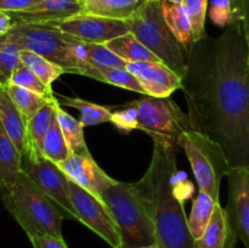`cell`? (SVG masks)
I'll return each instance as SVG.
<instances>
[{"instance_id": "obj_19", "label": "cell", "mask_w": 249, "mask_h": 248, "mask_svg": "<svg viewBox=\"0 0 249 248\" xmlns=\"http://www.w3.org/2000/svg\"><path fill=\"white\" fill-rule=\"evenodd\" d=\"M21 172V152L0 122V192L9 190Z\"/></svg>"}, {"instance_id": "obj_21", "label": "cell", "mask_w": 249, "mask_h": 248, "mask_svg": "<svg viewBox=\"0 0 249 248\" xmlns=\"http://www.w3.org/2000/svg\"><path fill=\"white\" fill-rule=\"evenodd\" d=\"M147 1L148 0H85L84 12L126 21Z\"/></svg>"}, {"instance_id": "obj_12", "label": "cell", "mask_w": 249, "mask_h": 248, "mask_svg": "<svg viewBox=\"0 0 249 248\" xmlns=\"http://www.w3.org/2000/svg\"><path fill=\"white\" fill-rule=\"evenodd\" d=\"M225 211L236 235L249 248V167L231 168Z\"/></svg>"}, {"instance_id": "obj_42", "label": "cell", "mask_w": 249, "mask_h": 248, "mask_svg": "<svg viewBox=\"0 0 249 248\" xmlns=\"http://www.w3.org/2000/svg\"><path fill=\"white\" fill-rule=\"evenodd\" d=\"M2 43H5V41H4V36H2V38H0V45H1Z\"/></svg>"}, {"instance_id": "obj_25", "label": "cell", "mask_w": 249, "mask_h": 248, "mask_svg": "<svg viewBox=\"0 0 249 248\" xmlns=\"http://www.w3.org/2000/svg\"><path fill=\"white\" fill-rule=\"evenodd\" d=\"M216 204L218 203L207 192L199 190L198 195L194 199L191 214L189 216V229L195 240H199L203 236Z\"/></svg>"}, {"instance_id": "obj_1", "label": "cell", "mask_w": 249, "mask_h": 248, "mask_svg": "<svg viewBox=\"0 0 249 248\" xmlns=\"http://www.w3.org/2000/svg\"><path fill=\"white\" fill-rule=\"evenodd\" d=\"M181 90L192 129L216 141L231 168L249 167V50L240 21L195 41Z\"/></svg>"}, {"instance_id": "obj_32", "label": "cell", "mask_w": 249, "mask_h": 248, "mask_svg": "<svg viewBox=\"0 0 249 248\" xmlns=\"http://www.w3.org/2000/svg\"><path fill=\"white\" fill-rule=\"evenodd\" d=\"M182 5H184L190 17V21H191L194 40H201L207 35L204 24H206L208 0H184Z\"/></svg>"}, {"instance_id": "obj_38", "label": "cell", "mask_w": 249, "mask_h": 248, "mask_svg": "<svg viewBox=\"0 0 249 248\" xmlns=\"http://www.w3.org/2000/svg\"><path fill=\"white\" fill-rule=\"evenodd\" d=\"M41 0H0V10L6 12H21L39 4Z\"/></svg>"}, {"instance_id": "obj_39", "label": "cell", "mask_w": 249, "mask_h": 248, "mask_svg": "<svg viewBox=\"0 0 249 248\" xmlns=\"http://www.w3.org/2000/svg\"><path fill=\"white\" fill-rule=\"evenodd\" d=\"M14 24L15 22L14 19H12L11 15H10L9 12L1 11V10H0V38L6 35Z\"/></svg>"}, {"instance_id": "obj_11", "label": "cell", "mask_w": 249, "mask_h": 248, "mask_svg": "<svg viewBox=\"0 0 249 248\" xmlns=\"http://www.w3.org/2000/svg\"><path fill=\"white\" fill-rule=\"evenodd\" d=\"M56 24L65 33L89 44H107L112 39L130 33L126 21L85 12Z\"/></svg>"}, {"instance_id": "obj_10", "label": "cell", "mask_w": 249, "mask_h": 248, "mask_svg": "<svg viewBox=\"0 0 249 248\" xmlns=\"http://www.w3.org/2000/svg\"><path fill=\"white\" fill-rule=\"evenodd\" d=\"M22 172L26 173L36 186L60 207L65 218L77 220L68 187L70 179L56 163L44 156L34 159L22 157Z\"/></svg>"}, {"instance_id": "obj_22", "label": "cell", "mask_w": 249, "mask_h": 248, "mask_svg": "<svg viewBox=\"0 0 249 248\" xmlns=\"http://www.w3.org/2000/svg\"><path fill=\"white\" fill-rule=\"evenodd\" d=\"M105 45L126 62H162L131 33L112 39Z\"/></svg>"}, {"instance_id": "obj_13", "label": "cell", "mask_w": 249, "mask_h": 248, "mask_svg": "<svg viewBox=\"0 0 249 248\" xmlns=\"http://www.w3.org/2000/svg\"><path fill=\"white\" fill-rule=\"evenodd\" d=\"M57 165L68 179L100 199H102L104 190L114 181L100 168L89 148L79 153H71L67 159Z\"/></svg>"}, {"instance_id": "obj_3", "label": "cell", "mask_w": 249, "mask_h": 248, "mask_svg": "<svg viewBox=\"0 0 249 248\" xmlns=\"http://www.w3.org/2000/svg\"><path fill=\"white\" fill-rule=\"evenodd\" d=\"M0 197L28 237L48 235L63 238L62 221L66 218L62 211L24 172L19 173L9 190L0 192Z\"/></svg>"}, {"instance_id": "obj_31", "label": "cell", "mask_w": 249, "mask_h": 248, "mask_svg": "<svg viewBox=\"0 0 249 248\" xmlns=\"http://www.w3.org/2000/svg\"><path fill=\"white\" fill-rule=\"evenodd\" d=\"M9 84L17 85V87L28 89L31 90V91H34L36 92V94L41 95V96L46 97L48 100H55L56 97H57L55 92L53 91V89L46 87V85L22 62L19 63L16 67V70L14 71L11 78H10Z\"/></svg>"}, {"instance_id": "obj_35", "label": "cell", "mask_w": 249, "mask_h": 248, "mask_svg": "<svg viewBox=\"0 0 249 248\" xmlns=\"http://www.w3.org/2000/svg\"><path fill=\"white\" fill-rule=\"evenodd\" d=\"M236 0H212L209 16L216 26L225 28L236 19L235 17Z\"/></svg>"}, {"instance_id": "obj_36", "label": "cell", "mask_w": 249, "mask_h": 248, "mask_svg": "<svg viewBox=\"0 0 249 248\" xmlns=\"http://www.w3.org/2000/svg\"><path fill=\"white\" fill-rule=\"evenodd\" d=\"M233 10H235L236 19L242 24L243 33H245L249 50V0H236Z\"/></svg>"}, {"instance_id": "obj_34", "label": "cell", "mask_w": 249, "mask_h": 248, "mask_svg": "<svg viewBox=\"0 0 249 248\" xmlns=\"http://www.w3.org/2000/svg\"><path fill=\"white\" fill-rule=\"evenodd\" d=\"M111 123L123 133H130L138 129V108L134 102H128L121 108L112 112Z\"/></svg>"}, {"instance_id": "obj_20", "label": "cell", "mask_w": 249, "mask_h": 248, "mask_svg": "<svg viewBox=\"0 0 249 248\" xmlns=\"http://www.w3.org/2000/svg\"><path fill=\"white\" fill-rule=\"evenodd\" d=\"M77 74L92 78L99 82L107 83V84L114 85V87L122 88V89L139 92L141 95H146L145 90L142 89L135 75L131 74L126 68L100 67V66H91L87 63L84 67L78 71Z\"/></svg>"}, {"instance_id": "obj_30", "label": "cell", "mask_w": 249, "mask_h": 248, "mask_svg": "<svg viewBox=\"0 0 249 248\" xmlns=\"http://www.w3.org/2000/svg\"><path fill=\"white\" fill-rule=\"evenodd\" d=\"M80 56L85 63L100 67H121L126 68L128 62L109 50L105 44L83 43Z\"/></svg>"}, {"instance_id": "obj_5", "label": "cell", "mask_w": 249, "mask_h": 248, "mask_svg": "<svg viewBox=\"0 0 249 248\" xmlns=\"http://www.w3.org/2000/svg\"><path fill=\"white\" fill-rule=\"evenodd\" d=\"M4 41L43 56L66 73L77 74L87 65L80 56L83 41L61 31L56 23H15Z\"/></svg>"}, {"instance_id": "obj_40", "label": "cell", "mask_w": 249, "mask_h": 248, "mask_svg": "<svg viewBox=\"0 0 249 248\" xmlns=\"http://www.w3.org/2000/svg\"><path fill=\"white\" fill-rule=\"evenodd\" d=\"M136 248H160V246L157 243H153V245H148V246H141V247H136Z\"/></svg>"}, {"instance_id": "obj_8", "label": "cell", "mask_w": 249, "mask_h": 248, "mask_svg": "<svg viewBox=\"0 0 249 248\" xmlns=\"http://www.w3.org/2000/svg\"><path fill=\"white\" fill-rule=\"evenodd\" d=\"M133 102L138 108V129L150 135L155 143L178 151L181 134L194 130L187 113L170 97L143 95Z\"/></svg>"}, {"instance_id": "obj_23", "label": "cell", "mask_w": 249, "mask_h": 248, "mask_svg": "<svg viewBox=\"0 0 249 248\" xmlns=\"http://www.w3.org/2000/svg\"><path fill=\"white\" fill-rule=\"evenodd\" d=\"M160 4H162L163 16H164L168 27L174 33L178 40L190 51L195 40L191 21H190V17L184 5L172 4V2L162 1V0H160Z\"/></svg>"}, {"instance_id": "obj_18", "label": "cell", "mask_w": 249, "mask_h": 248, "mask_svg": "<svg viewBox=\"0 0 249 248\" xmlns=\"http://www.w3.org/2000/svg\"><path fill=\"white\" fill-rule=\"evenodd\" d=\"M57 101L58 99L49 101L27 123V146L26 152L22 157L34 159L39 156H43L41 148H43L44 139L53 122V117L55 114V104Z\"/></svg>"}, {"instance_id": "obj_14", "label": "cell", "mask_w": 249, "mask_h": 248, "mask_svg": "<svg viewBox=\"0 0 249 248\" xmlns=\"http://www.w3.org/2000/svg\"><path fill=\"white\" fill-rule=\"evenodd\" d=\"M126 70L135 75L148 96L170 97L182 87V78L163 62H128Z\"/></svg>"}, {"instance_id": "obj_15", "label": "cell", "mask_w": 249, "mask_h": 248, "mask_svg": "<svg viewBox=\"0 0 249 248\" xmlns=\"http://www.w3.org/2000/svg\"><path fill=\"white\" fill-rule=\"evenodd\" d=\"M85 0H41L26 11L9 12L15 23H58L84 12Z\"/></svg>"}, {"instance_id": "obj_6", "label": "cell", "mask_w": 249, "mask_h": 248, "mask_svg": "<svg viewBox=\"0 0 249 248\" xmlns=\"http://www.w3.org/2000/svg\"><path fill=\"white\" fill-rule=\"evenodd\" d=\"M126 22L131 34L179 77H184L190 51L178 40L168 27L163 16L160 0H148Z\"/></svg>"}, {"instance_id": "obj_7", "label": "cell", "mask_w": 249, "mask_h": 248, "mask_svg": "<svg viewBox=\"0 0 249 248\" xmlns=\"http://www.w3.org/2000/svg\"><path fill=\"white\" fill-rule=\"evenodd\" d=\"M179 146L191 164L199 190L219 203L221 179L231 170L225 151L216 141L196 130L181 134Z\"/></svg>"}, {"instance_id": "obj_9", "label": "cell", "mask_w": 249, "mask_h": 248, "mask_svg": "<svg viewBox=\"0 0 249 248\" xmlns=\"http://www.w3.org/2000/svg\"><path fill=\"white\" fill-rule=\"evenodd\" d=\"M68 187L77 220L94 231L112 248L123 247L121 231L105 202L72 180L68 181Z\"/></svg>"}, {"instance_id": "obj_28", "label": "cell", "mask_w": 249, "mask_h": 248, "mask_svg": "<svg viewBox=\"0 0 249 248\" xmlns=\"http://www.w3.org/2000/svg\"><path fill=\"white\" fill-rule=\"evenodd\" d=\"M5 89H6L9 96L11 97L14 104L18 108V111L21 112L22 117L24 118L26 123H28L33 118L34 114L41 107L45 106L49 101H53V100H48L46 97L41 96V95L36 94V92L31 91L28 89H24V88L17 87V85L9 84L5 87Z\"/></svg>"}, {"instance_id": "obj_4", "label": "cell", "mask_w": 249, "mask_h": 248, "mask_svg": "<svg viewBox=\"0 0 249 248\" xmlns=\"http://www.w3.org/2000/svg\"><path fill=\"white\" fill-rule=\"evenodd\" d=\"M102 201L118 225L122 248H136L156 243L152 206L138 182L114 180L102 192Z\"/></svg>"}, {"instance_id": "obj_2", "label": "cell", "mask_w": 249, "mask_h": 248, "mask_svg": "<svg viewBox=\"0 0 249 248\" xmlns=\"http://www.w3.org/2000/svg\"><path fill=\"white\" fill-rule=\"evenodd\" d=\"M177 151L155 143L150 167L138 181L152 206L156 243L160 248H195L189 229V218L179 194Z\"/></svg>"}, {"instance_id": "obj_17", "label": "cell", "mask_w": 249, "mask_h": 248, "mask_svg": "<svg viewBox=\"0 0 249 248\" xmlns=\"http://www.w3.org/2000/svg\"><path fill=\"white\" fill-rule=\"evenodd\" d=\"M0 122L23 156L27 146V123L2 84H0Z\"/></svg>"}, {"instance_id": "obj_16", "label": "cell", "mask_w": 249, "mask_h": 248, "mask_svg": "<svg viewBox=\"0 0 249 248\" xmlns=\"http://www.w3.org/2000/svg\"><path fill=\"white\" fill-rule=\"evenodd\" d=\"M237 238L225 208L218 203L203 236L195 242V248H235Z\"/></svg>"}, {"instance_id": "obj_29", "label": "cell", "mask_w": 249, "mask_h": 248, "mask_svg": "<svg viewBox=\"0 0 249 248\" xmlns=\"http://www.w3.org/2000/svg\"><path fill=\"white\" fill-rule=\"evenodd\" d=\"M41 153H43L44 157L48 158L51 162L56 163V164L67 159L71 155V151L68 148L67 142H66L65 136H63L62 129L58 123L56 112L53 117L50 128H49L45 139H44Z\"/></svg>"}, {"instance_id": "obj_24", "label": "cell", "mask_w": 249, "mask_h": 248, "mask_svg": "<svg viewBox=\"0 0 249 248\" xmlns=\"http://www.w3.org/2000/svg\"><path fill=\"white\" fill-rule=\"evenodd\" d=\"M57 99H61V106L73 107L78 109L80 113V119L84 126L99 125V124L111 122L112 119V108L113 107L101 106V105L94 104V102L87 101L80 97H70L65 95H56Z\"/></svg>"}, {"instance_id": "obj_27", "label": "cell", "mask_w": 249, "mask_h": 248, "mask_svg": "<svg viewBox=\"0 0 249 248\" xmlns=\"http://www.w3.org/2000/svg\"><path fill=\"white\" fill-rule=\"evenodd\" d=\"M19 60L50 89H53V83L66 73L58 65L28 50H19Z\"/></svg>"}, {"instance_id": "obj_37", "label": "cell", "mask_w": 249, "mask_h": 248, "mask_svg": "<svg viewBox=\"0 0 249 248\" xmlns=\"http://www.w3.org/2000/svg\"><path fill=\"white\" fill-rule=\"evenodd\" d=\"M33 248H68L63 238L53 237L48 235H33L29 236Z\"/></svg>"}, {"instance_id": "obj_26", "label": "cell", "mask_w": 249, "mask_h": 248, "mask_svg": "<svg viewBox=\"0 0 249 248\" xmlns=\"http://www.w3.org/2000/svg\"><path fill=\"white\" fill-rule=\"evenodd\" d=\"M55 112L71 153H79L88 150L84 138V125L82 122L73 118L67 111H65L61 107L60 101L55 104Z\"/></svg>"}, {"instance_id": "obj_41", "label": "cell", "mask_w": 249, "mask_h": 248, "mask_svg": "<svg viewBox=\"0 0 249 248\" xmlns=\"http://www.w3.org/2000/svg\"><path fill=\"white\" fill-rule=\"evenodd\" d=\"M162 1L172 2V4H182V2H184V0H162Z\"/></svg>"}, {"instance_id": "obj_33", "label": "cell", "mask_w": 249, "mask_h": 248, "mask_svg": "<svg viewBox=\"0 0 249 248\" xmlns=\"http://www.w3.org/2000/svg\"><path fill=\"white\" fill-rule=\"evenodd\" d=\"M19 63V49L14 44L2 43L0 45V84L5 87L9 84L12 73Z\"/></svg>"}]
</instances>
